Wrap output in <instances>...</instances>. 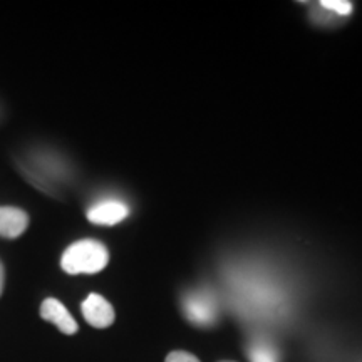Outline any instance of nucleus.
Instances as JSON below:
<instances>
[{"label":"nucleus","mask_w":362,"mask_h":362,"mask_svg":"<svg viewBox=\"0 0 362 362\" xmlns=\"http://www.w3.org/2000/svg\"><path fill=\"white\" fill-rule=\"evenodd\" d=\"M247 354L250 362H280V351L275 342L264 334H257L247 344Z\"/></svg>","instance_id":"nucleus-7"},{"label":"nucleus","mask_w":362,"mask_h":362,"mask_svg":"<svg viewBox=\"0 0 362 362\" xmlns=\"http://www.w3.org/2000/svg\"><path fill=\"white\" fill-rule=\"evenodd\" d=\"M181 309L189 322L198 327H211L216 324L220 314L218 300L210 291H189L181 298Z\"/></svg>","instance_id":"nucleus-2"},{"label":"nucleus","mask_w":362,"mask_h":362,"mask_svg":"<svg viewBox=\"0 0 362 362\" xmlns=\"http://www.w3.org/2000/svg\"><path fill=\"white\" fill-rule=\"evenodd\" d=\"M110 262V252L98 240H79L62 253L61 267L71 275L98 274Z\"/></svg>","instance_id":"nucleus-1"},{"label":"nucleus","mask_w":362,"mask_h":362,"mask_svg":"<svg viewBox=\"0 0 362 362\" xmlns=\"http://www.w3.org/2000/svg\"><path fill=\"white\" fill-rule=\"evenodd\" d=\"M320 7L324 8L325 12L336 13L337 17H347L351 16L352 11H354V6L347 0H322L320 2Z\"/></svg>","instance_id":"nucleus-8"},{"label":"nucleus","mask_w":362,"mask_h":362,"mask_svg":"<svg viewBox=\"0 0 362 362\" xmlns=\"http://www.w3.org/2000/svg\"><path fill=\"white\" fill-rule=\"evenodd\" d=\"M166 362H200L189 352H183V351H175L166 357Z\"/></svg>","instance_id":"nucleus-9"},{"label":"nucleus","mask_w":362,"mask_h":362,"mask_svg":"<svg viewBox=\"0 0 362 362\" xmlns=\"http://www.w3.org/2000/svg\"><path fill=\"white\" fill-rule=\"evenodd\" d=\"M4 282H6V270H4L2 262H0V296L4 292Z\"/></svg>","instance_id":"nucleus-10"},{"label":"nucleus","mask_w":362,"mask_h":362,"mask_svg":"<svg viewBox=\"0 0 362 362\" xmlns=\"http://www.w3.org/2000/svg\"><path fill=\"white\" fill-rule=\"evenodd\" d=\"M29 226V215L17 206H0V237L17 238Z\"/></svg>","instance_id":"nucleus-6"},{"label":"nucleus","mask_w":362,"mask_h":362,"mask_svg":"<svg viewBox=\"0 0 362 362\" xmlns=\"http://www.w3.org/2000/svg\"><path fill=\"white\" fill-rule=\"evenodd\" d=\"M225 362H228V361H225Z\"/></svg>","instance_id":"nucleus-11"},{"label":"nucleus","mask_w":362,"mask_h":362,"mask_svg":"<svg viewBox=\"0 0 362 362\" xmlns=\"http://www.w3.org/2000/svg\"><path fill=\"white\" fill-rule=\"evenodd\" d=\"M84 319L96 329H106L115 322V309L110 302L99 293H89L81 305Z\"/></svg>","instance_id":"nucleus-4"},{"label":"nucleus","mask_w":362,"mask_h":362,"mask_svg":"<svg viewBox=\"0 0 362 362\" xmlns=\"http://www.w3.org/2000/svg\"><path fill=\"white\" fill-rule=\"evenodd\" d=\"M129 206L116 198H107L93 205L88 210V220L94 225H116L128 218Z\"/></svg>","instance_id":"nucleus-3"},{"label":"nucleus","mask_w":362,"mask_h":362,"mask_svg":"<svg viewBox=\"0 0 362 362\" xmlns=\"http://www.w3.org/2000/svg\"><path fill=\"white\" fill-rule=\"evenodd\" d=\"M40 317L56 325L62 334H67V336L78 332V322L71 315V312L66 309L64 304L59 302L57 298H45L42 305H40Z\"/></svg>","instance_id":"nucleus-5"}]
</instances>
